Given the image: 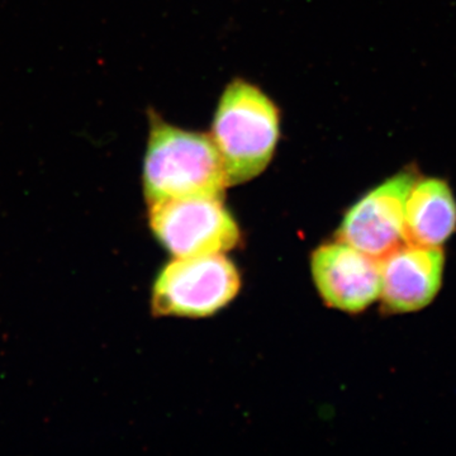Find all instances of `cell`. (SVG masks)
Returning <instances> with one entry per match:
<instances>
[{"instance_id": "8", "label": "cell", "mask_w": 456, "mask_h": 456, "mask_svg": "<svg viewBox=\"0 0 456 456\" xmlns=\"http://www.w3.org/2000/svg\"><path fill=\"white\" fill-rule=\"evenodd\" d=\"M455 230L456 202L448 183L436 178L413 183L404 213V241L440 248Z\"/></svg>"}, {"instance_id": "2", "label": "cell", "mask_w": 456, "mask_h": 456, "mask_svg": "<svg viewBox=\"0 0 456 456\" xmlns=\"http://www.w3.org/2000/svg\"><path fill=\"white\" fill-rule=\"evenodd\" d=\"M211 137L226 169L228 184L250 182L274 158L281 139V110L259 86L232 80L222 93Z\"/></svg>"}, {"instance_id": "1", "label": "cell", "mask_w": 456, "mask_h": 456, "mask_svg": "<svg viewBox=\"0 0 456 456\" xmlns=\"http://www.w3.org/2000/svg\"><path fill=\"white\" fill-rule=\"evenodd\" d=\"M149 137L143 158L147 204L182 198H224L226 169L211 134L185 130L147 112Z\"/></svg>"}, {"instance_id": "6", "label": "cell", "mask_w": 456, "mask_h": 456, "mask_svg": "<svg viewBox=\"0 0 456 456\" xmlns=\"http://www.w3.org/2000/svg\"><path fill=\"white\" fill-rule=\"evenodd\" d=\"M312 275L330 307L359 314L380 296V260L346 242H332L312 255Z\"/></svg>"}, {"instance_id": "5", "label": "cell", "mask_w": 456, "mask_h": 456, "mask_svg": "<svg viewBox=\"0 0 456 456\" xmlns=\"http://www.w3.org/2000/svg\"><path fill=\"white\" fill-rule=\"evenodd\" d=\"M415 175L401 173L378 185L345 215L338 240L380 260L404 241V213Z\"/></svg>"}, {"instance_id": "7", "label": "cell", "mask_w": 456, "mask_h": 456, "mask_svg": "<svg viewBox=\"0 0 456 456\" xmlns=\"http://www.w3.org/2000/svg\"><path fill=\"white\" fill-rule=\"evenodd\" d=\"M440 248L403 244L380 259V298L387 310L410 314L434 301L443 283Z\"/></svg>"}, {"instance_id": "3", "label": "cell", "mask_w": 456, "mask_h": 456, "mask_svg": "<svg viewBox=\"0 0 456 456\" xmlns=\"http://www.w3.org/2000/svg\"><path fill=\"white\" fill-rule=\"evenodd\" d=\"M240 287L236 266L222 254L176 257L156 279L152 308L160 316H211L235 298Z\"/></svg>"}, {"instance_id": "4", "label": "cell", "mask_w": 456, "mask_h": 456, "mask_svg": "<svg viewBox=\"0 0 456 456\" xmlns=\"http://www.w3.org/2000/svg\"><path fill=\"white\" fill-rule=\"evenodd\" d=\"M149 207L152 232L175 257L224 254L240 242V228L222 198H182Z\"/></svg>"}]
</instances>
